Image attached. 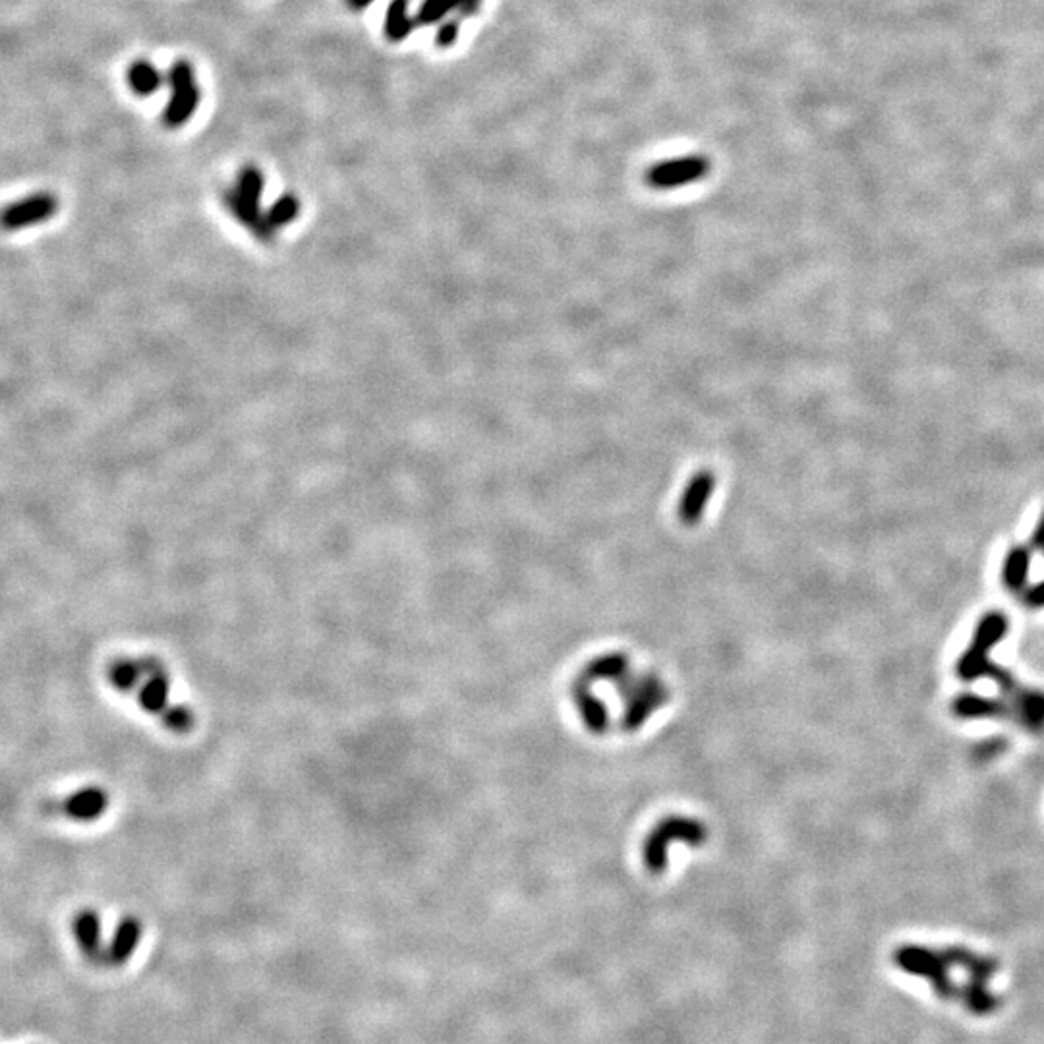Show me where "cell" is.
<instances>
[{
  "instance_id": "6da1fadb",
  "label": "cell",
  "mask_w": 1044,
  "mask_h": 1044,
  "mask_svg": "<svg viewBox=\"0 0 1044 1044\" xmlns=\"http://www.w3.org/2000/svg\"><path fill=\"white\" fill-rule=\"evenodd\" d=\"M708 838L706 826L687 816H667L648 836L644 843V863L652 874H662L667 865V849L673 843H687L691 847L702 845Z\"/></svg>"
},
{
  "instance_id": "7a4b0ae2",
  "label": "cell",
  "mask_w": 1044,
  "mask_h": 1044,
  "mask_svg": "<svg viewBox=\"0 0 1044 1044\" xmlns=\"http://www.w3.org/2000/svg\"><path fill=\"white\" fill-rule=\"evenodd\" d=\"M617 687L625 698L623 727L627 731H637L640 725H644V722L669 700L666 683L654 673H646L638 679H631L629 675L621 683H617Z\"/></svg>"
},
{
  "instance_id": "3957f363",
  "label": "cell",
  "mask_w": 1044,
  "mask_h": 1044,
  "mask_svg": "<svg viewBox=\"0 0 1044 1044\" xmlns=\"http://www.w3.org/2000/svg\"><path fill=\"white\" fill-rule=\"evenodd\" d=\"M1008 633V619L1006 615L992 611L985 615L975 631V637L967 652L957 662V675L963 681H975L979 677H988V671L992 669V662L988 658L990 648L998 644Z\"/></svg>"
},
{
  "instance_id": "277c9868",
  "label": "cell",
  "mask_w": 1044,
  "mask_h": 1044,
  "mask_svg": "<svg viewBox=\"0 0 1044 1044\" xmlns=\"http://www.w3.org/2000/svg\"><path fill=\"white\" fill-rule=\"evenodd\" d=\"M167 82L171 87V97L163 113V122L169 128H180L196 115L202 101L196 70L186 58H178L167 74Z\"/></svg>"
},
{
  "instance_id": "5b68a950",
  "label": "cell",
  "mask_w": 1044,
  "mask_h": 1044,
  "mask_svg": "<svg viewBox=\"0 0 1044 1044\" xmlns=\"http://www.w3.org/2000/svg\"><path fill=\"white\" fill-rule=\"evenodd\" d=\"M58 207L60 202L51 192L31 194L28 198L6 205L0 211V229L4 232H16L47 223L57 215Z\"/></svg>"
},
{
  "instance_id": "8992f818",
  "label": "cell",
  "mask_w": 1044,
  "mask_h": 1044,
  "mask_svg": "<svg viewBox=\"0 0 1044 1044\" xmlns=\"http://www.w3.org/2000/svg\"><path fill=\"white\" fill-rule=\"evenodd\" d=\"M710 171V161L702 155H685L667 159L648 169L646 182L654 190H675L702 180Z\"/></svg>"
},
{
  "instance_id": "52a82bcc",
  "label": "cell",
  "mask_w": 1044,
  "mask_h": 1044,
  "mask_svg": "<svg viewBox=\"0 0 1044 1044\" xmlns=\"http://www.w3.org/2000/svg\"><path fill=\"white\" fill-rule=\"evenodd\" d=\"M716 490V476L710 470H700L685 486L679 501V519L687 526H695L706 513V507Z\"/></svg>"
},
{
  "instance_id": "ba28073f",
  "label": "cell",
  "mask_w": 1044,
  "mask_h": 1044,
  "mask_svg": "<svg viewBox=\"0 0 1044 1044\" xmlns=\"http://www.w3.org/2000/svg\"><path fill=\"white\" fill-rule=\"evenodd\" d=\"M169 695H171V679L155 660H145V681L140 689V704L145 712L149 714H163L169 706Z\"/></svg>"
},
{
  "instance_id": "9c48e42d",
  "label": "cell",
  "mask_w": 1044,
  "mask_h": 1044,
  "mask_svg": "<svg viewBox=\"0 0 1044 1044\" xmlns=\"http://www.w3.org/2000/svg\"><path fill=\"white\" fill-rule=\"evenodd\" d=\"M954 714L965 720H979V718H994V720H1017L1014 704H1008L1006 700H994L979 695L957 696L952 704Z\"/></svg>"
},
{
  "instance_id": "30bf717a",
  "label": "cell",
  "mask_w": 1044,
  "mask_h": 1044,
  "mask_svg": "<svg viewBox=\"0 0 1044 1044\" xmlns=\"http://www.w3.org/2000/svg\"><path fill=\"white\" fill-rule=\"evenodd\" d=\"M107 809L109 795L101 787H82L62 803V811L76 822H93L103 816Z\"/></svg>"
},
{
  "instance_id": "8fae6325",
  "label": "cell",
  "mask_w": 1044,
  "mask_h": 1044,
  "mask_svg": "<svg viewBox=\"0 0 1044 1044\" xmlns=\"http://www.w3.org/2000/svg\"><path fill=\"white\" fill-rule=\"evenodd\" d=\"M142 940V923L134 917H126L118 923L113 940L105 952V957L113 965H124L134 952L138 950V944Z\"/></svg>"
},
{
  "instance_id": "7c38bea8",
  "label": "cell",
  "mask_w": 1044,
  "mask_h": 1044,
  "mask_svg": "<svg viewBox=\"0 0 1044 1044\" xmlns=\"http://www.w3.org/2000/svg\"><path fill=\"white\" fill-rule=\"evenodd\" d=\"M573 698L579 708L580 718L592 733H604L608 729V710L604 702L594 695L586 681L579 679L573 689Z\"/></svg>"
},
{
  "instance_id": "4fadbf2b",
  "label": "cell",
  "mask_w": 1044,
  "mask_h": 1044,
  "mask_svg": "<svg viewBox=\"0 0 1044 1044\" xmlns=\"http://www.w3.org/2000/svg\"><path fill=\"white\" fill-rule=\"evenodd\" d=\"M482 0H424L414 16L418 26H432L443 22L451 12L459 10L461 18H468L480 8Z\"/></svg>"
},
{
  "instance_id": "5bb4252c",
  "label": "cell",
  "mask_w": 1044,
  "mask_h": 1044,
  "mask_svg": "<svg viewBox=\"0 0 1044 1044\" xmlns=\"http://www.w3.org/2000/svg\"><path fill=\"white\" fill-rule=\"evenodd\" d=\"M631 675V667H629V658L621 652H613V654H604L596 660H592L586 671H584V681L586 683H596V681H611V683H621L625 677Z\"/></svg>"
},
{
  "instance_id": "9a60e30c",
  "label": "cell",
  "mask_w": 1044,
  "mask_h": 1044,
  "mask_svg": "<svg viewBox=\"0 0 1044 1044\" xmlns=\"http://www.w3.org/2000/svg\"><path fill=\"white\" fill-rule=\"evenodd\" d=\"M126 84L138 97H151L163 87L165 76L149 60H134L126 70Z\"/></svg>"
},
{
  "instance_id": "2e32d148",
  "label": "cell",
  "mask_w": 1044,
  "mask_h": 1044,
  "mask_svg": "<svg viewBox=\"0 0 1044 1044\" xmlns=\"http://www.w3.org/2000/svg\"><path fill=\"white\" fill-rule=\"evenodd\" d=\"M74 934H76V940H78V946L80 950L89 957H101L103 954V948H101V919L95 911L86 909L82 911L76 921H74Z\"/></svg>"
},
{
  "instance_id": "e0dca14e",
  "label": "cell",
  "mask_w": 1044,
  "mask_h": 1044,
  "mask_svg": "<svg viewBox=\"0 0 1044 1044\" xmlns=\"http://www.w3.org/2000/svg\"><path fill=\"white\" fill-rule=\"evenodd\" d=\"M1031 567V550L1025 546H1015L1008 551L1004 569H1002V580L1008 590L1021 592L1027 588V577Z\"/></svg>"
},
{
  "instance_id": "ac0fdd59",
  "label": "cell",
  "mask_w": 1044,
  "mask_h": 1044,
  "mask_svg": "<svg viewBox=\"0 0 1044 1044\" xmlns=\"http://www.w3.org/2000/svg\"><path fill=\"white\" fill-rule=\"evenodd\" d=\"M416 20L410 16V0H391L385 14V35L393 43H401L412 33Z\"/></svg>"
},
{
  "instance_id": "d6986e66",
  "label": "cell",
  "mask_w": 1044,
  "mask_h": 1044,
  "mask_svg": "<svg viewBox=\"0 0 1044 1044\" xmlns=\"http://www.w3.org/2000/svg\"><path fill=\"white\" fill-rule=\"evenodd\" d=\"M145 675V660L138 662V660H116L113 666L109 667V681L111 685L122 691V693H128L132 689L138 687V683L142 681V677Z\"/></svg>"
},
{
  "instance_id": "ffe728a7",
  "label": "cell",
  "mask_w": 1044,
  "mask_h": 1044,
  "mask_svg": "<svg viewBox=\"0 0 1044 1044\" xmlns=\"http://www.w3.org/2000/svg\"><path fill=\"white\" fill-rule=\"evenodd\" d=\"M161 720L163 724L167 725V729H171L174 733H186L190 731L196 720H194V714L192 710L184 708V706H173V708H167L163 714H161Z\"/></svg>"
},
{
  "instance_id": "44dd1931",
  "label": "cell",
  "mask_w": 1044,
  "mask_h": 1044,
  "mask_svg": "<svg viewBox=\"0 0 1044 1044\" xmlns=\"http://www.w3.org/2000/svg\"><path fill=\"white\" fill-rule=\"evenodd\" d=\"M459 26H461V22L457 18L443 20V24L435 33V43L439 49H449L451 45H455V41L459 39Z\"/></svg>"
},
{
  "instance_id": "7402d4cb",
  "label": "cell",
  "mask_w": 1044,
  "mask_h": 1044,
  "mask_svg": "<svg viewBox=\"0 0 1044 1044\" xmlns=\"http://www.w3.org/2000/svg\"><path fill=\"white\" fill-rule=\"evenodd\" d=\"M1023 604H1025L1027 608H1044V580L1037 582L1035 586L1025 588Z\"/></svg>"
},
{
  "instance_id": "603a6c76",
  "label": "cell",
  "mask_w": 1044,
  "mask_h": 1044,
  "mask_svg": "<svg viewBox=\"0 0 1044 1044\" xmlns=\"http://www.w3.org/2000/svg\"><path fill=\"white\" fill-rule=\"evenodd\" d=\"M1031 546L1035 550H1044V511L1041 515V519L1037 522L1035 530H1033V536H1031Z\"/></svg>"
},
{
  "instance_id": "cb8c5ba5",
  "label": "cell",
  "mask_w": 1044,
  "mask_h": 1044,
  "mask_svg": "<svg viewBox=\"0 0 1044 1044\" xmlns=\"http://www.w3.org/2000/svg\"><path fill=\"white\" fill-rule=\"evenodd\" d=\"M345 2H347V6L348 8H350V10H354V12H360V10L368 8L370 4H374L376 0H345Z\"/></svg>"
}]
</instances>
